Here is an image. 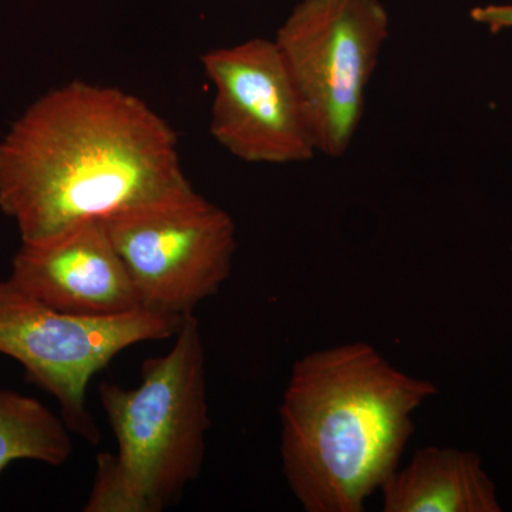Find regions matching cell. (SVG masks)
I'll return each mask as SVG.
<instances>
[{"mask_svg":"<svg viewBox=\"0 0 512 512\" xmlns=\"http://www.w3.org/2000/svg\"><path fill=\"white\" fill-rule=\"evenodd\" d=\"M191 190L173 128L114 87H57L0 138V211L25 244Z\"/></svg>","mask_w":512,"mask_h":512,"instance_id":"1","label":"cell"},{"mask_svg":"<svg viewBox=\"0 0 512 512\" xmlns=\"http://www.w3.org/2000/svg\"><path fill=\"white\" fill-rule=\"evenodd\" d=\"M437 393L366 342L296 360L279 410L281 460L303 510L365 511L399 468L414 413Z\"/></svg>","mask_w":512,"mask_h":512,"instance_id":"2","label":"cell"},{"mask_svg":"<svg viewBox=\"0 0 512 512\" xmlns=\"http://www.w3.org/2000/svg\"><path fill=\"white\" fill-rule=\"evenodd\" d=\"M174 338L170 352L143 363L137 387L100 384L117 450L97 456L84 512H161L200 477L210 410L197 318L185 316Z\"/></svg>","mask_w":512,"mask_h":512,"instance_id":"3","label":"cell"},{"mask_svg":"<svg viewBox=\"0 0 512 512\" xmlns=\"http://www.w3.org/2000/svg\"><path fill=\"white\" fill-rule=\"evenodd\" d=\"M183 320L147 309L109 318L72 315L0 279V353L25 367L55 397L70 431L94 446L100 431L87 409L93 377L130 346L174 338Z\"/></svg>","mask_w":512,"mask_h":512,"instance_id":"4","label":"cell"},{"mask_svg":"<svg viewBox=\"0 0 512 512\" xmlns=\"http://www.w3.org/2000/svg\"><path fill=\"white\" fill-rule=\"evenodd\" d=\"M389 35L382 0H301L276 33L275 43L311 117L319 154L348 153Z\"/></svg>","mask_w":512,"mask_h":512,"instance_id":"5","label":"cell"},{"mask_svg":"<svg viewBox=\"0 0 512 512\" xmlns=\"http://www.w3.org/2000/svg\"><path fill=\"white\" fill-rule=\"evenodd\" d=\"M104 222L147 311L185 318L231 275L235 222L195 190Z\"/></svg>","mask_w":512,"mask_h":512,"instance_id":"6","label":"cell"},{"mask_svg":"<svg viewBox=\"0 0 512 512\" xmlns=\"http://www.w3.org/2000/svg\"><path fill=\"white\" fill-rule=\"evenodd\" d=\"M214 87L210 131L249 164H299L319 154L311 117L275 40L255 37L201 59Z\"/></svg>","mask_w":512,"mask_h":512,"instance_id":"7","label":"cell"},{"mask_svg":"<svg viewBox=\"0 0 512 512\" xmlns=\"http://www.w3.org/2000/svg\"><path fill=\"white\" fill-rule=\"evenodd\" d=\"M8 279L72 315L109 318L143 309L104 221L86 222L36 244L22 242Z\"/></svg>","mask_w":512,"mask_h":512,"instance_id":"8","label":"cell"},{"mask_svg":"<svg viewBox=\"0 0 512 512\" xmlns=\"http://www.w3.org/2000/svg\"><path fill=\"white\" fill-rule=\"evenodd\" d=\"M384 512H501L476 451L424 447L380 487Z\"/></svg>","mask_w":512,"mask_h":512,"instance_id":"9","label":"cell"},{"mask_svg":"<svg viewBox=\"0 0 512 512\" xmlns=\"http://www.w3.org/2000/svg\"><path fill=\"white\" fill-rule=\"evenodd\" d=\"M69 431L39 400L0 389V473L19 460L62 466L73 453Z\"/></svg>","mask_w":512,"mask_h":512,"instance_id":"10","label":"cell"},{"mask_svg":"<svg viewBox=\"0 0 512 512\" xmlns=\"http://www.w3.org/2000/svg\"><path fill=\"white\" fill-rule=\"evenodd\" d=\"M471 19L493 32L512 29V5H485L471 10Z\"/></svg>","mask_w":512,"mask_h":512,"instance_id":"11","label":"cell"}]
</instances>
